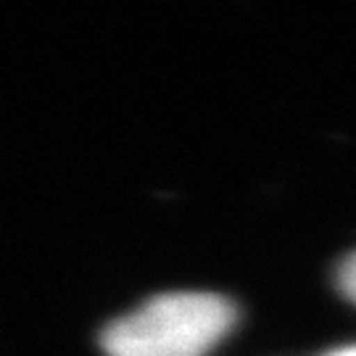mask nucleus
Listing matches in <instances>:
<instances>
[{
    "instance_id": "f257e3e1",
    "label": "nucleus",
    "mask_w": 356,
    "mask_h": 356,
    "mask_svg": "<svg viewBox=\"0 0 356 356\" xmlns=\"http://www.w3.org/2000/svg\"><path fill=\"white\" fill-rule=\"evenodd\" d=\"M238 319L216 293H164L111 322L101 335L106 356H206Z\"/></svg>"
},
{
    "instance_id": "7ed1b4c3",
    "label": "nucleus",
    "mask_w": 356,
    "mask_h": 356,
    "mask_svg": "<svg viewBox=\"0 0 356 356\" xmlns=\"http://www.w3.org/2000/svg\"><path fill=\"white\" fill-rule=\"evenodd\" d=\"M325 356H356V346H346V348H338V351H330Z\"/></svg>"
},
{
    "instance_id": "f03ea898",
    "label": "nucleus",
    "mask_w": 356,
    "mask_h": 356,
    "mask_svg": "<svg viewBox=\"0 0 356 356\" xmlns=\"http://www.w3.org/2000/svg\"><path fill=\"white\" fill-rule=\"evenodd\" d=\"M335 282H338V291L343 293L348 301L356 304V251L348 256V259L341 261L338 275H335Z\"/></svg>"
}]
</instances>
